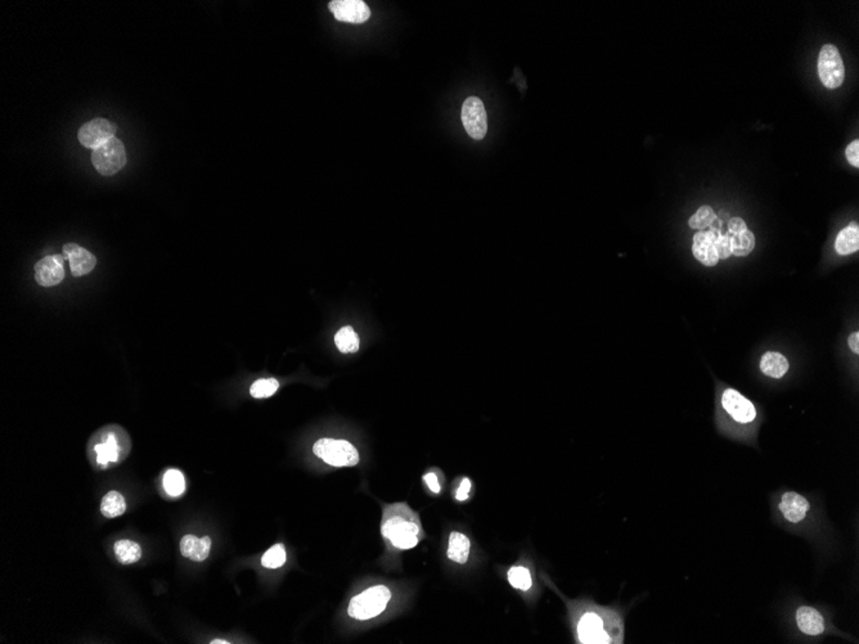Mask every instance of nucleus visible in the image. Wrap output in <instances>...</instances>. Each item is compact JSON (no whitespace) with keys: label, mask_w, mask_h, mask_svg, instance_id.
Listing matches in <instances>:
<instances>
[{"label":"nucleus","mask_w":859,"mask_h":644,"mask_svg":"<svg viewBox=\"0 0 859 644\" xmlns=\"http://www.w3.org/2000/svg\"><path fill=\"white\" fill-rule=\"evenodd\" d=\"M381 534L396 550H412L424 538L417 512L407 503L386 505L381 519Z\"/></svg>","instance_id":"1"},{"label":"nucleus","mask_w":859,"mask_h":644,"mask_svg":"<svg viewBox=\"0 0 859 644\" xmlns=\"http://www.w3.org/2000/svg\"><path fill=\"white\" fill-rule=\"evenodd\" d=\"M580 643H622L623 624L616 613L593 606L583 610L576 621Z\"/></svg>","instance_id":"2"},{"label":"nucleus","mask_w":859,"mask_h":644,"mask_svg":"<svg viewBox=\"0 0 859 644\" xmlns=\"http://www.w3.org/2000/svg\"><path fill=\"white\" fill-rule=\"evenodd\" d=\"M130 441L127 433L118 426L106 427L93 435L89 440V461L106 468L127 458Z\"/></svg>","instance_id":"3"},{"label":"nucleus","mask_w":859,"mask_h":644,"mask_svg":"<svg viewBox=\"0 0 859 644\" xmlns=\"http://www.w3.org/2000/svg\"><path fill=\"white\" fill-rule=\"evenodd\" d=\"M391 599V592L384 585L372 587L350 601L349 616L356 620H370L384 612Z\"/></svg>","instance_id":"4"},{"label":"nucleus","mask_w":859,"mask_h":644,"mask_svg":"<svg viewBox=\"0 0 859 644\" xmlns=\"http://www.w3.org/2000/svg\"><path fill=\"white\" fill-rule=\"evenodd\" d=\"M313 451L318 458L333 467H354L359 463L358 450L345 440L321 439L314 444Z\"/></svg>","instance_id":"5"},{"label":"nucleus","mask_w":859,"mask_h":644,"mask_svg":"<svg viewBox=\"0 0 859 644\" xmlns=\"http://www.w3.org/2000/svg\"><path fill=\"white\" fill-rule=\"evenodd\" d=\"M92 164L103 176H112L127 165V150L123 141L112 138L92 153Z\"/></svg>","instance_id":"6"},{"label":"nucleus","mask_w":859,"mask_h":644,"mask_svg":"<svg viewBox=\"0 0 859 644\" xmlns=\"http://www.w3.org/2000/svg\"><path fill=\"white\" fill-rule=\"evenodd\" d=\"M818 75L820 81L828 89L841 87L845 78V67L839 49L832 44H826L818 55Z\"/></svg>","instance_id":"7"},{"label":"nucleus","mask_w":859,"mask_h":644,"mask_svg":"<svg viewBox=\"0 0 859 644\" xmlns=\"http://www.w3.org/2000/svg\"><path fill=\"white\" fill-rule=\"evenodd\" d=\"M720 227H722V220L717 216L709 228L700 230L694 234V244H692L694 256L706 267H714L718 264L719 259H718L714 244L718 237L722 234Z\"/></svg>","instance_id":"8"},{"label":"nucleus","mask_w":859,"mask_h":644,"mask_svg":"<svg viewBox=\"0 0 859 644\" xmlns=\"http://www.w3.org/2000/svg\"><path fill=\"white\" fill-rule=\"evenodd\" d=\"M462 122L467 134L476 141H480L488 132V116L477 97H468L462 106Z\"/></svg>","instance_id":"9"},{"label":"nucleus","mask_w":859,"mask_h":644,"mask_svg":"<svg viewBox=\"0 0 859 644\" xmlns=\"http://www.w3.org/2000/svg\"><path fill=\"white\" fill-rule=\"evenodd\" d=\"M116 134V125L113 122H111L107 118H95L88 121L87 124L81 126L78 132V139L80 143L85 147V148H92L95 150V148L101 147L106 141H110L112 138H115Z\"/></svg>","instance_id":"10"},{"label":"nucleus","mask_w":859,"mask_h":644,"mask_svg":"<svg viewBox=\"0 0 859 644\" xmlns=\"http://www.w3.org/2000/svg\"><path fill=\"white\" fill-rule=\"evenodd\" d=\"M328 7L337 21L347 24H364L371 18V9L363 0H333Z\"/></svg>","instance_id":"11"},{"label":"nucleus","mask_w":859,"mask_h":644,"mask_svg":"<svg viewBox=\"0 0 859 644\" xmlns=\"http://www.w3.org/2000/svg\"><path fill=\"white\" fill-rule=\"evenodd\" d=\"M722 404L727 413L740 424H750L757 416V410L753 402L732 388L725 390L722 396Z\"/></svg>","instance_id":"12"},{"label":"nucleus","mask_w":859,"mask_h":644,"mask_svg":"<svg viewBox=\"0 0 859 644\" xmlns=\"http://www.w3.org/2000/svg\"><path fill=\"white\" fill-rule=\"evenodd\" d=\"M64 256L49 255L35 264V279L43 287H53L64 281Z\"/></svg>","instance_id":"13"},{"label":"nucleus","mask_w":859,"mask_h":644,"mask_svg":"<svg viewBox=\"0 0 859 644\" xmlns=\"http://www.w3.org/2000/svg\"><path fill=\"white\" fill-rule=\"evenodd\" d=\"M64 259L70 262L74 276H83L93 270L97 264L95 255L76 244H66L64 246Z\"/></svg>","instance_id":"14"},{"label":"nucleus","mask_w":859,"mask_h":644,"mask_svg":"<svg viewBox=\"0 0 859 644\" xmlns=\"http://www.w3.org/2000/svg\"><path fill=\"white\" fill-rule=\"evenodd\" d=\"M811 510V504L803 495L794 491H788L782 495L780 502V511L788 522L797 524L803 521L808 511Z\"/></svg>","instance_id":"15"},{"label":"nucleus","mask_w":859,"mask_h":644,"mask_svg":"<svg viewBox=\"0 0 859 644\" xmlns=\"http://www.w3.org/2000/svg\"><path fill=\"white\" fill-rule=\"evenodd\" d=\"M211 550V539L209 536L197 538L195 535H186L181 540V553L183 557L195 562H202L209 557Z\"/></svg>","instance_id":"16"},{"label":"nucleus","mask_w":859,"mask_h":644,"mask_svg":"<svg viewBox=\"0 0 859 644\" xmlns=\"http://www.w3.org/2000/svg\"><path fill=\"white\" fill-rule=\"evenodd\" d=\"M796 622L800 631L806 636H820L825 630L822 615L812 607H800L796 612Z\"/></svg>","instance_id":"17"},{"label":"nucleus","mask_w":859,"mask_h":644,"mask_svg":"<svg viewBox=\"0 0 859 644\" xmlns=\"http://www.w3.org/2000/svg\"><path fill=\"white\" fill-rule=\"evenodd\" d=\"M470 552H471L470 539L462 533L453 531L449 535L448 553H447L450 561L459 564V565H463L470 557Z\"/></svg>","instance_id":"18"},{"label":"nucleus","mask_w":859,"mask_h":644,"mask_svg":"<svg viewBox=\"0 0 859 644\" xmlns=\"http://www.w3.org/2000/svg\"><path fill=\"white\" fill-rule=\"evenodd\" d=\"M836 251L839 255H851L858 251L859 228L857 223H851L849 227L843 229L835 241Z\"/></svg>","instance_id":"19"},{"label":"nucleus","mask_w":859,"mask_h":644,"mask_svg":"<svg viewBox=\"0 0 859 644\" xmlns=\"http://www.w3.org/2000/svg\"><path fill=\"white\" fill-rule=\"evenodd\" d=\"M788 359L780 353H765L760 360V370L768 377H783L788 373Z\"/></svg>","instance_id":"20"},{"label":"nucleus","mask_w":859,"mask_h":644,"mask_svg":"<svg viewBox=\"0 0 859 644\" xmlns=\"http://www.w3.org/2000/svg\"><path fill=\"white\" fill-rule=\"evenodd\" d=\"M115 557L121 565H132L142 558V547L133 540H118L113 545Z\"/></svg>","instance_id":"21"},{"label":"nucleus","mask_w":859,"mask_h":644,"mask_svg":"<svg viewBox=\"0 0 859 644\" xmlns=\"http://www.w3.org/2000/svg\"><path fill=\"white\" fill-rule=\"evenodd\" d=\"M127 511V502L121 493L112 490L103 496L101 513L106 519H116Z\"/></svg>","instance_id":"22"},{"label":"nucleus","mask_w":859,"mask_h":644,"mask_svg":"<svg viewBox=\"0 0 859 644\" xmlns=\"http://www.w3.org/2000/svg\"><path fill=\"white\" fill-rule=\"evenodd\" d=\"M725 233L729 236V239H731L732 255L734 256H748L754 250L755 237L749 229L740 232V233H734V234H729L728 232Z\"/></svg>","instance_id":"23"},{"label":"nucleus","mask_w":859,"mask_h":644,"mask_svg":"<svg viewBox=\"0 0 859 644\" xmlns=\"http://www.w3.org/2000/svg\"><path fill=\"white\" fill-rule=\"evenodd\" d=\"M335 344L341 353L353 354L359 349V337L351 327H344L336 333Z\"/></svg>","instance_id":"24"},{"label":"nucleus","mask_w":859,"mask_h":644,"mask_svg":"<svg viewBox=\"0 0 859 644\" xmlns=\"http://www.w3.org/2000/svg\"><path fill=\"white\" fill-rule=\"evenodd\" d=\"M164 489H165L166 494L176 498L181 496L186 491V479L183 476L179 470H167L164 475Z\"/></svg>","instance_id":"25"},{"label":"nucleus","mask_w":859,"mask_h":644,"mask_svg":"<svg viewBox=\"0 0 859 644\" xmlns=\"http://www.w3.org/2000/svg\"><path fill=\"white\" fill-rule=\"evenodd\" d=\"M507 576H508V582L516 589L528 592L533 587V579L526 567L515 566L512 568H510Z\"/></svg>","instance_id":"26"},{"label":"nucleus","mask_w":859,"mask_h":644,"mask_svg":"<svg viewBox=\"0 0 859 644\" xmlns=\"http://www.w3.org/2000/svg\"><path fill=\"white\" fill-rule=\"evenodd\" d=\"M715 218H717V215H715V212L710 206H701L690 218L688 224H690L691 228L696 229V230H705V229L709 228L710 225L714 223Z\"/></svg>","instance_id":"27"},{"label":"nucleus","mask_w":859,"mask_h":644,"mask_svg":"<svg viewBox=\"0 0 859 644\" xmlns=\"http://www.w3.org/2000/svg\"><path fill=\"white\" fill-rule=\"evenodd\" d=\"M287 553L284 544H276L269 548L261 558V565L267 568H279L286 564Z\"/></svg>","instance_id":"28"},{"label":"nucleus","mask_w":859,"mask_h":644,"mask_svg":"<svg viewBox=\"0 0 859 644\" xmlns=\"http://www.w3.org/2000/svg\"><path fill=\"white\" fill-rule=\"evenodd\" d=\"M278 387H279V384L276 378H263V379H258L253 382L250 388V393L255 399H265V398L272 396L273 393H276Z\"/></svg>","instance_id":"29"},{"label":"nucleus","mask_w":859,"mask_h":644,"mask_svg":"<svg viewBox=\"0 0 859 644\" xmlns=\"http://www.w3.org/2000/svg\"><path fill=\"white\" fill-rule=\"evenodd\" d=\"M715 252H717L718 259H728L732 255V247H731V239L727 233H722L718 237L715 244Z\"/></svg>","instance_id":"30"},{"label":"nucleus","mask_w":859,"mask_h":644,"mask_svg":"<svg viewBox=\"0 0 859 644\" xmlns=\"http://www.w3.org/2000/svg\"><path fill=\"white\" fill-rule=\"evenodd\" d=\"M845 156L848 158L849 164L858 167L859 166V141H851V144L846 147L845 150Z\"/></svg>","instance_id":"31"},{"label":"nucleus","mask_w":859,"mask_h":644,"mask_svg":"<svg viewBox=\"0 0 859 644\" xmlns=\"http://www.w3.org/2000/svg\"><path fill=\"white\" fill-rule=\"evenodd\" d=\"M424 481H425L427 487H428V489H430V490H431L434 494H439V493L442 491V486H440L439 479H438V476H436V473H434V472L426 473L425 476H424Z\"/></svg>","instance_id":"32"},{"label":"nucleus","mask_w":859,"mask_h":644,"mask_svg":"<svg viewBox=\"0 0 859 644\" xmlns=\"http://www.w3.org/2000/svg\"><path fill=\"white\" fill-rule=\"evenodd\" d=\"M746 229H748V225H746L745 221L742 220L741 218H732L731 220L728 221V225H727V232L729 234L740 233V232H743Z\"/></svg>","instance_id":"33"},{"label":"nucleus","mask_w":859,"mask_h":644,"mask_svg":"<svg viewBox=\"0 0 859 644\" xmlns=\"http://www.w3.org/2000/svg\"><path fill=\"white\" fill-rule=\"evenodd\" d=\"M471 487H473V482L470 479H467V477L462 479L461 485L458 487L457 493H456L457 500H461V502L466 500L468 498V495H470Z\"/></svg>","instance_id":"34"},{"label":"nucleus","mask_w":859,"mask_h":644,"mask_svg":"<svg viewBox=\"0 0 859 644\" xmlns=\"http://www.w3.org/2000/svg\"><path fill=\"white\" fill-rule=\"evenodd\" d=\"M848 342H849V347H851V351H853V353L858 354L859 353V333L858 332H854V333H851V336H849V341H848Z\"/></svg>","instance_id":"35"},{"label":"nucleus","mask_w":859,"mask_h":644,"mask_svg":"<svg viewBox=\"0 0 859 644\" xmlns=\"http://www.w3.org/2000/svg\"><path fill=\"white\" fill-rule=\"evenodd\" d=\"M211 643H213V644H216V643H224V644H227V643H229V642H227V640H221V639H215V640H213V642H211Z\"/></svg>","instance_id":"36"}]
</instances>
